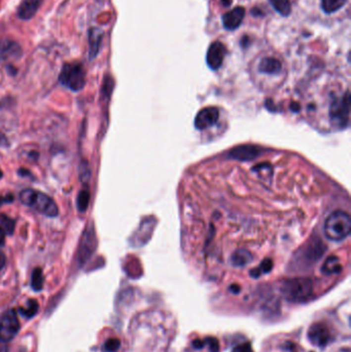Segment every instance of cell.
I'll use <instances>...</instances> for the list:
<instances>
[{"label": "cell", "mask_w": 351, "mask_h": 352, "mask_svg": "<svg viewBox=\"0 0 351 352\" xmlns=\"http://www.w3.org/2000/svg\"><path fill=\"white\" fill-rule=\"evenodd\" d=\"M20 200L24 205L32 207L36 211L49 217H55L59 214V208L56 202L45 193L26 189L21 192Z\"/></svg>", "instance_id": "cell-1"}, {"label": "cell", "mask_w": 351, "mask_h": 352, "mask_svg": "<svg viewBox=\"0 0 351 352\" xmlns=\"http://www.w3.org/2000/svg\"><path fill=\"white\" fill-rule=\"evenodd\" d=\"M323 231L328 239L332 241H342L347 238L351 231L350 215L342 210L334 211L324 223Z\"/></svg>", "instance_id": "cell-2"}, {"label": "cell", "mask_w": 351, "mask_h": 352, "mask_svg": "<svg viewBox=\"0 0 351 352\" xmlns=\"http://www.w3.org/2000/svg\"><path fill=\"white\" fill-rule=\"evenodd\" d=\"M284 298L293 303L307 301L313 294V283L309 278H294L284 281L281 286Z\"/></svg>", "instance_id": "cell-3"}, {"label": "cell", "mask_w": 351, "mask_h": 352, "mask_svg": "<svg viewBox=\"0 0 351 352\" xmlns=\"http://www.w3.org/2000/svg\"><path fill=\"white\" fill-rule=\"evenodd\" d=\"M59 82L73 92H79L86 85V73L79 63L65 64L59 75Z\"/></svg>", "instance_id": "cell-4"}, {"label": "cell", "mask_w": 351, "mask_h": 352, "mask_svg": "<svg viewBox=\"0 0 351 352\" xmlns=\"http://www.w3.org/2000/svg\"><path fill=\"white\" fill-rule=\"evenodd\" d=\"M330 119L337 128H345L349 124V93L336 98L330 107Z\"/></svg>", "instance_id": "cell-5"}, {"label": "cell", "mask_w": 351, "mask_h": 352, "mask_svg": "<svg viewBox=\"0 0 351 352\" xmlns=\"http://www.w3.org/2000/svg\"><path fill=\"white\" fill-rule=\"evenodd\" d=\"M20 331V321L14 309L5 311L0 317V340L7 343L14 339Z\"/></svg>", "instance_id": "cell-6"}, {"label": "cell", "mask_w": 351, "mask_h": 352, "mask_svg": "<svg viewBox=\"0 0 351 352\" xmlns=\"http://www.w3.org/2000/svg\"><path fill=\"white\" fill-rule=\"evenodd\" d=\"M309 341L314 346L323 347L331 340V333L327 325L322 322H316L312 324L308 331Z\"/></svg>", "instance_id": "cell-7"}, {"label": "cell", "mask_w": 351, "mask_h": 352, "mask_svg": "<svg viewBox=\"0 0 351 352\" xmlns=\"http://www.w3.org/2000/svg\"><path fill=\"white\" fill-rule=\"evenodd\" d=\"M226 54H227V49L224 44L219 42L213 43L207 51L206 61L208 66L213 70L218 69L220 66H222Z\"/></svg>", "instance_id": "cell-8"}, {"label": "cell", "mask_w": 351, "mask_h": 352, "mask_svg": "<svg viewBox=\"0 0 351 352\" xmlns=\"http://www.w3.org/2000/svg\"><path fill=\"white\" fill-rule=\"evenodd\" d=\"M96 247V237L93 228H89L85 231L83 235V240L81 242V247L79 251V259L81 263H86L95 251Z\"/></svg>", "instance_id": "cell-9"}, {"label": "cell", "mask_w": 351, "mask_h": 352, "mask_svg": "<svg viewBox=\"0 0 351 352\" xmlns=\"http://www.w3.org/2000/svg\"><path fill=\"white\" fill-rule=\"evenodd\" d=\"M219 111L216 107H206L198 112L195 119V126L197 129L203 130L212 127L218 121Z\"/></svg>", "instance_id": "cell-10"}, {"label": "cell", "mask_w": 351, "mask_h": 352, "mask_svg": "<svg viewBox=\"0 0 351 352\" xmlns=\"http://www.w3.org/2000/svg\"><path fill=\"white\" fill-rule=\"evenodd\" d=\"M23 50L21 46L14 41H0V62L11 59H18L22 56Z\"/></svg>", "instance_id": "cell-11"}, {"label": "cell", "mask_w": 351, "mask_h": 352, "mask_svg": "<svg viewBox=\"0 0 351 352\" xmlns=\"http://www.w3.org/2000/svg\"><path fill=\"white\" fill-rule=\"evenodd\" d=\"M245 9L242 6H237L231 9L223 16V24L227 30H235L244 20Z\"/></svg>", "instance_id": "cell-12"}, {"label": "cell", "mask_w": 351, "mask_h": 352, "mask_svg": "<svg viewBox=\"0 0 351 352\" xmlns=\"http://www.w3.org/2000/svg\"><path fill=\"white\" fill-rule=\"evenodd\" d=\"M43 0H23L18 8V17L22 20H30L35 16Z\"/></svg>", "instance_id": "cell-13"}, {"label": "cell", "mask_w": 351, "mask_h": 352, "mask_svg": "<svg viewBox=\"0 0 351 352\" xmlns=\"http://www.w3.org/2000/svg\"><path fill=\"white\" fill-rule=\"evenodd\" d=\"M103 33L98 28H91L89 31V59L94 60L99 53Z\"/></svg>", "instance_id": "cell-14"}, {"label": "cell", "mask_w": 351, "mask_h": 352, "mask_svg": "<svg viewBox=\"0 0 351 352\" xmlns=\"http://www.w3.org/2000/svg\"><path fill=\"white\" fill-rule=\"evenodd\" d=\"M281 63L274 57L263 58L258 64L259 72L265 74H277L281 71Z\"/></svg>", "instance_id": "cell-15"}, {"label": "cell", "mask_w": 351, "mask_h": 352, "mask_svg": "<svg viewBox=\"0 0 351 352\" xmlns=\"http://www.w3.org/2000/svg\"><path fill=\"white\" fill-rule=\"evenodd\" d=\"M257 148L253 146H241L234 151H232L231 155L239 160H252L261 153Z\"/></svg>", "instance_id": "cell-16"}, {"label": "cell", "mask_w": 351, "mask_h": 352, "mask_svg": "<svg viewBox=\"0 0 351 352\" xmlns=\"http://www.w3.org/2000/svg\"><path fill=\"white\" fill-rule=\"evenodd\" d=\"M252 260V254L249 251H237L234 252L231 257V262L234 266L236 267H244L249 265Z\"/></svg>", "instance_id": "cell-17"}, {"label": "cell", "mask_w": 351, "mask_h": 352, "mask_svg": "<svg viewBox=\"0 0 351 352\" xmlns=\"http://www.w3.org/2000/svg\"><path fill=\"white\" fill-rule=\"evenodd\" d=\"M342 271V266L339 262V259L335 256H330L326 262H324L321 272L326 275H333V274H339Z\"/></svg>", "instance_id": "cell-18"}, {"label": "cell", "mask_w": 351, "mask_h": 352, "mask_svg": "<svg viewBox=\"0 0 351 352\" xmlns=\"http://www.w3.org/2000/svg\"><path fill=\"white\" fill-rule=\"evenodd\" d=\"M346 2L347 0H321V7L327 14H333L343 7Z\"/></svg>", "instance_id": "cell-19"}, {"label": "cell", "mask_w": 351, "mask_h": 352, "mask_svg": "<svg viewBox=\"0 0 351 352\" xmlns=\"http://www.w3.org/2000/svg\"><path fill=\"white\" fill-rule=\"evenodd\" d=\"M270 3L280 15L289 16L292 11V3L290 0H270Z\"/></svg>", "instance_id": "cell-20"}, {"label": "cell", "mask_w": 351, "mask_h": 352, "mask_svg": "<svg viewBox=\"0 0 351 352\" xmlns=\"http://www.w3.org/2000/svg\"><path fill=\"white\" fill-rule=\"evenodd\" d=\"M31 285L32 289L35 292H41L44 288V275L43 271L41 268L34 269L32 273V278H31Z\"/></svg>", "instance_id": "cell-21"}, {"label": "cell", "mask_w": 351, "mask_h": 352, "mask_svg": "<svg viewBox=\"0 0 351 352\" xmlns=\"http://www.w3.org/2000/svg\"><path fill=\"white\" fill-rule=\"evenodd\" d=\"M90 198H91V196H90V193L88 190L81 191L79 196H77L76 206H77V209H79L81 212H85L87 210V208L90 203Z\"/></svg>", "instance_id": "cell-22"}, {"label": "cell", "mask_w": 351, "mask_h": 352, "mask_svg": "<svg viewBox=\"0 0 351 352\" xmlns=\"http://www.w3.org/2000/svg\"><path fill=\"white\" fill-rule=\"evenodd\" d=\"M19 311L23 316L27 317V318H31L36 314L37 311H38V303H37L36 300H29L28 303H27V306L24 307V308L21 307L19 309Z\"/></svg>", "instance_id": "cell-23"}, {"label": "cell", "mask_w": 351, "mask_h": 352, "mask_svg": "<svg viewBox=\"0 0 351 352\" xmlns=\"http://www.w3.org/2000/svg\"><path fill=\"white\" fill-rule=\"evenodd\" d=\"M91 168L90 165L87 161H82L81 166H80V178L82 182H84L85 185H87L91 179Z\"/></svg>", "instance_id": "cell-24"}, {"label": "cell", "mask_w": 351, "mask_h": 352, "mask_svg": "<svg viewBox=\"0 0 351 352\" xmlns=\"http://www.w3.org/2000/svg\"><path fill=\"white\" fill-rule=\"evenodd\" d=\"M0 224H1V225H0V227H1L4 230L5 234L11 235L12 233H14L15 220H12L11 218L2 215V216H0Z\"/></svg>", "instance_id": "cell-25"}, {"label": "cell", "mask_w": 351, "mask_h": 352, "mask_svg": "<svg viewBox=\"0 0 351 352\" xmlns=\"http://www.w3.org/2000/svg\"><path fill=\"white\" fill-rule=\"evenodd\" d=\"M103 347L106 352H116L121 347V341L116 338H110L104 343Z\"/></svg>", "instance_id": "cell-26"}, {"label": "cell", "mask_w": 351, "mask_h": 352, "mask_svg": "<svg viewBox=\"0 0 351 352\" xmlns=\"http://www.w3.org/2000/svg\"><path fill=\"white\" fill-rule=\"evenodd\" d=\"M205 345H208L210 352H218L219 351V343L218 340L214 337H208L204 340Z\"/></svg>", "instance_id": "cell-27"}, {"label": "cell", "mask_w": 351, "mask_h": 352, "mask_svg": "<svg viewBox=\"0 0 351 352\" xmlns=\"http://www.w3.org/2000/svg\"><path fill=\"white\" fill-rule=\"evenodd\" d=\"M232 352H253V350H252L251 343L246 342V343H242V344H239V345L234 347Z\"/></svg>", "instance_id": "cell-28"}, {"label": "cell", "mask_w": 351, "mask_h": 352, "mask_svg": "<svg viewBox=\"0 0 351 352\" xmlns=\"http://www.w3.org/2000/svg\"><path fill=\"white\" fill-rule=\"evenodd\" d=\"M7 146H8V140L6 136L2 132H0V148H5Z\"/></svg>", "instance_id": "cell-29"}, {"label": "cell", "mask_w": 351, "mask_h": 352, "mask_svg": "<svg viewBox=\"0 0 351 352\" xmlns=\"http://www.w3.org/2000/svg\"><path fill=\"white\" fill-rule=\"evenodd\" d=\"M193 346L196 349H201V348H203L205 346V343H204L203 340H200V339H196V340L193 342Z\"/></svg>", "instance_id": "cell-30"}, {"label": "cell", "mask_w": 351, "mask_h": 352, "mask_svg": "<svg viewBox=\"0 0 351 352\" xmlns=\"http://www.w3.org/2000/svg\"><path fill=\"white\" fill-rule=\"evenodd\" d=\"M5 263H6V257H5V254L0 251V271H1L4 266H5Z\"/></svg>", "instance_id": "cell-31"}, {"label": "cell", "mask_w": 351, "mask_h": 352, "mask_svg": "<svg viewBox=\"0 0 351 352\" xmlns=\"http://www.w3.org/2000/svg\"><path fill=\"white\" fill-rule=\"evenodd\" d=\"M12 200H14V197L12 196H6V197H1L0 196V205H2L4 203H9V202H12Z\"/></svg>", "instance_id": "cell-32"}, {"label": "cell", "mask_w": 351, "mask_h": 352, "mask_svg": "<svg viewBox=\"0 0 351 352\" xmlns=\"http://www.w3.org/2000/svg\"><path fill=\"white\" fill-rule=\"evenodd\" d=\"M4 239H5V232L1 227H0V246L4 244Z\"/></svg>", "instance_id": "cell-33"}, {"label": "cell", "mask_w": 351, "mask_h": 352, "mask_svg": "<svg viewBox=\"0 0 351 352\" xmlns=\"http://www.w3.org/2000/svg\"><path fill=\"white\" fill-rule=\"evenodd\" d=\"M0 352H8V348L5 342L0 340Z\"/></svg>", "instance_id": "cell-34"}, {"label": "cell", "mask_w": 351, "mask_h": 352, "mask_svg": "<svg viewBox=\"0 0 351 352\" xmlns=\"http://www.w3.org/2000/svg\"><path fill=\"white\" fill-rule=\"evenodd\" d=\"M230 291L233 293V294H238L240 292V288L238 285H232L231 288H230Z\"/></svg>", "instance_id": "cell-35"}, {"label": "cell", "mask_w": 351, "mask_h": 352, "mask_svg": "<svg viewBox=\"0 0 351 352\" xmlns=\"http://www.w3.org/2000/svg\"><path fill=\"white\" fill-rule=\"evenodd\" d=\"M222 4H223L225 7H230V5L232 4V0H223Z\"/></svg>", "instance_id": "cell-36"}, {"label": "cell", "mask_w": 351, "mask_h": 352, "mask_svg": "<svg viewBox=\"0 0 351 352\" xmlns=\"http://www.w3.org/2000/svg\"><path fill=\"white\" fill-rule=\"evenodd\" d=\"M2 175H3V173H2V171H1V170H0V178L2 177Z\"/></svg>", "instance_id": "cell-37"}]
</instances>
